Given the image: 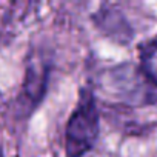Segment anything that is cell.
Returning a JSON list of instances; mask_svg holds the SVG:
<instances>
[{
    "mask_svg": "<svg viewBox=\"0 0 157 157\" xmlns=\"http://www.w3.org/2000/svg\"><path fill=\"white\" fill-rule=\"evenodd\" d=\"M65 136L66 157H83L96 145L99 137V111L91 91H80V99L68 120Z\"/></svg>",
    "mask_w": 157,
    "mask_h": 157,
    "instance_id": "1",
    "label": "cell"
},
{
    "mask_svg": "<svg viewBox=\"0 0 157 157\" xmlns=\"http://www.w3.org/2000/svg\"><path fill=\"white\" fill-rule=\"evenodd\" d=\"M48 77H49L48 65H40V63L28 65L25 83H23V96L31 103V108L37 106V103L42 100L46 90Z\"/></svg>",
    "mask_w": 157,
    "mask_h": 157,
    "instance_id": "2",
    "label": "cell"
},
{
    "mask_svg": "<svg viewBox=\"0 0 157 157\" xmlns=\"http://www.w3.org/2000/svg\"><path fill=\"white\" fill-rule=\"evenodd\" d=\"M140 68L148 80L157 86V39L142 45Z\"/></svg>",
    "mask_w": 157,
    "mask_h": 157,
    "instance_id": "3",
    "label": "cell"
},
{
    "mask_svg": "<svg viewBox=\"0 0 157 157\" xmlns=\"http://www.w3.org/2000/svg\"><path fill=\"white\" fill-rule=\"evenodd\" d=\"M0 157H2V151H0Z\"/></svg>",
    "mask_w": 157,
    "mask_h": 157,
    "instance_id": "4",
    "label": "cell"
}]
</instances>
